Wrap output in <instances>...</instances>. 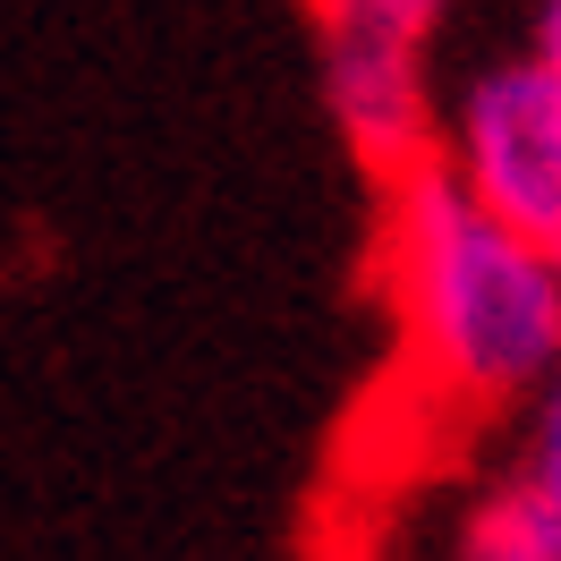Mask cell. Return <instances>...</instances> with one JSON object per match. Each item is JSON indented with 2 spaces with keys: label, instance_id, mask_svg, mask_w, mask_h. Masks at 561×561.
Returning <instances> with one entry per match:
<instances>
[{
  "label": "cell",
  "instance_id": "cell-1",
  "mask_svg": "<svg viewBox=\"0 0 561 561\" xmlns=\"http://www.w3.org/2000/svg\"><path fill=\"white\" fill-rule=\"evenodd\" d=\"M383 280L409 357L451 400H536L561 375V264L485 221L443 162L383 187Z\"/></svg>",
  "mask_w": 561,
  "mask_h": 561
},
{
  "label": "cell",
  "instance_id": "cell-2",
  "mask_svg": "<svg viewBox=\"0 0 561 561\" xmlns=\"http://www.w3.org/2000/svg\"><path fill=\"white\" fill-rule=\"evenodd\" d=\"M434 162L485 221L561 264V77L536 51L493 60L477 85H459Z\"/></svg>",
  "mask_w": 561,
  "mask_h": 561
},
{
  "label": "cell",
  "instance_id": "cell-3",
  "mask_svg": "<svg viewBox=\"0 0 561 561\" xmlns=\"http://www.w3.org/2000/svg\"><path fill=\"white\" fill-rule=\"evenodd\" d=\"M316 85H323V111H332L341 145L383 187L443 153L434 145V94H425V51L316 26Z\"/></svg>",
  "mask_w": 561,
  "mask_h": 561
},
{
  "label": "cell",
  "instance_id": "cell-4",
  "mask_svg": "<svg viewBox=\"0 0 561 561\" xmlns=\"http://www.w3.org/2000/svg\"><path fill=\"white\" fill-rule=\"evenodd\" d=\"M459 561H561V511L511 477V485H493L485 502L468 511Z\"/></svg>",
  "mask_w": 561,
  "mask_h": 561
},
{
  "label": "cell",
  "instance_id": "cell-5",
  "mask_svg": "<svg viewBox=\"0 0 561 561\" xmlns=\"http://www.w3.org/2000/svg\"><path fill=\"white\" fill-rule=\"evenodd\" d=\"M443 9L451 0H307V18L332 26V35H375V43H409V51L434 43Z\"/></svg>",
  "mask_w": 561,
  "mask_h": 561
},
{
  "label": "cell",
  "instance_id": "cell-6",
  "mask_svg": "<svg viewBox=\"0 0 561 561\" xmlns=\"http://www.w3.org/2000/svg\"><path fill=\"white\" fill-rule=\"evenodd\" d=\"M511 477L561 511V375L527 400V434H519V468H511Z\"/></svg>",
  "mask_w": 561,
  "mask_h": 561
},
{
  "label": "cell",
  "instance_id": "cell-7",
  "mask_svg": "<svg viewBox=\"0 0 561 561\" xmlns=\"http://www.w3.org/2000/svg\"><path fill=\"white\" fill-rule=\"evenodd\" d=\"M527 51L561 77V0H536V43H527Z\"/></svg>",
  "mask_w": 561,
  "mask_h": 561
}]
</instances>
